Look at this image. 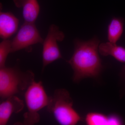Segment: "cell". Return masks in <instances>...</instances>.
Masks as SVG:
<instances>
[{
  "label": "cell",
  "instance_id": "cell-10",
  "mask_svg": "<svg viewBox=\"0 0 125 125\" xmlns=\"http://www.w3.org/2000/svg\"><path fill=\"white\" fill-rule=\"evenodd\" d=\"M86 124L88 125H122L123 121L116 115L107 116L102 113L91 112L86 115Z\"/></svg>",
  "mask_w": 125,
  "mask_h": 125
},
{
  "label": "cell",
  "instance_id": "cell-12",
  "mask_svg": "<svg viewBox=\"0 0 125 125\" xmlns=\"http://www.w3.org/2000/svg\"><path fill=\"white\" fill-rule=\"evenodd\" d=\"M124 20L121 18L112 19L108 27L107 38L108 42L116 43L120 39L123 32Z\"/></svg>",
  "mask_w": 125,
  "mask_h": 125
},
{
  "label": "cell",
  "instance_id": "cell-1",
  "mask_svg": "<svg viewBox=\"0 0 125 125\" xmlns=\"http://www.w3.org/2000/svg\"><path fill=\"white\" fill-rule=\"evenodd\" d=\"M99 44L100 41L96 37L88 41L75 40L73 54L67 61L73 71L72 79L74 83L99 76L103 68L98 54Z\"/></svg>",
  "mask_w": 125,
  "mask_h": 125
},
{
  "label": "cell",
  "instance_id": "cell-13",
  "mask_svg": "<svg viewBox=\"0 0 125 125\" xmlns=\"http://www.w3.org/2000/svg\"><path fill=\"white\" fill-rule=\"evenodd\" d=\"M11 41L3 39L0 43V68L6 66L5 63L8 55L11 53Z\"/></svg>",
  "mask_w": 125,
  "mask_h": 125
},
{
  "label": "cell",
  "instance_id": "cell-7",
  "mask_svg": "<svg viewBox=\"0 0 125 125\" xmlns=\"http://www.w3.org/2000/svg\"><path fill=\"white\" fill-rule=\"evenodd\" d=\"M23 100L15 95L2 100L0 104V125H5L13 113L20 112L24 107Z\"/></svg>",
  "mask_w": 125,
  "mask_h": 125
},
{
  "label": "cell",
  "instance_id": "cell-6",
  "mask_svg": "<svg viewBox=\"0 0 125 125\" xmlns=\"http://www.w3.org/2000/svg\"><path fill=\"white\" fill-rule=\"evenodd\" d=\"M43 40L35 23L25 22L11 41V52L22 49H29L31 46L35 44H42Z\"/></svg>",
  "mask_w": 125,
  "mask_h": 125
},
{
  "label": "cell",
  "instance_id": "cell-8",
  "mask_svg": "<svg viewBox=\"0 0 125 125\" xmlns=\"http://www.w3.org/2000/svg\"><path fill=\"white\" fill-rule=\"evenodd\" d=\"M19 20L10 12L0 13V37L7 39L15 33L18 29Z\"/></svg>",
  "mask_w": 125,
  "mask_h": 125
},
{
  "label": "cell",
  "instance_id": "cell-3",
  "mask_svg": "<svg viewBox=\"0 0 125 125\" xmlns=\"http://www.w3.org/2000/svg\"><path fill=\"white\" fill-rule=\"evenodd\" d=\"M73 99L69 92L64 89L55 90L47 110L52 114L58 123L62 125H75L83 118L73 108Z\"/></svg>",
  "mask_w": 125,
  "mask_h": 125
},
{
  "label": "cell",
  "instance_id": "cell-11",
  "mask_svg": "<svg viewBox=\"0 0 125 125\" xmlns=\"http://www.w3.org/2000/svg\"><path fill=\"white\" fill-rule=\"evenodd\" d=\"M98 51L102 55L111 56L118 61L125 63V48L116 43L109 42L100 43Z\"/></svg>",
  "mask_w": 125,
  "mask_h": 125
},
{
  "label": "cell",
  "instance_id": "cell-2",
  "mask_svg": "<svg viewBox=\"0 0 125 125\" xmlns=\"http://www.w3.org/2000/svg\"><path fill=\"white\" fill-rule=\"evenodd\" d=\"M35 75L31 70L23 71L18 65L0 68V97L1 101L25 92L35 81Z\"/></svg>",
  "mask_w": 125,
  "mask_h": 125
},
{
  "label": "cell",
  "instance_id": "cell-5",
  "mask_svg": "<svg viewBox=\"0 0 125 125\" xmlns=\"http://www.w3.org/2000/svg\"><path fill=\"white\" fill-rule=\"evenodd\" d=\"M65 37L64 33L55 25L52 24L49 27L42 43V71L49 64L62 58L58 42H62Z\"/></svg>",
  "mask_w": 125,
  "mask_h": 125
},
{
  "label": "cell",
  "instance_id": "cell-14",
  "mask_svg": "<svg viewBox=\"0 0 125 125\" xmlns=\"http://www.w3.org/2000/svg\"><path fill=\"white\" fill-rule=\"evenodd\" d=\"M120 84L122 96H125V65L122 67L120 74Z\"/></svg>",
  "mask_w": 125,
  "mask_h": 125
},
{
  "label": "cell",
  "instance_id": "cell-4",
  "mask_svg": "<svg viewBox=\"0 0 125 125\" xmlns=\"http://www.w3.org/2000/svg\"><path fill=\"white\" fill-rule=\"evenodd\" d=\"M27 111L24 114L23 125H32L40 120L39 112L46 107L51 97L48 96L41 81H34L24 93Z\"/></svg>",
  "mask_w": 125,
  "mask_h": 125
},
{
  "label": "cell",
  "instance_id": "cell-9",
  "mask_svg": "<svg viewBox=\"0 0 125 125\" xmlns=\"http://www.w3.org/2000/svg\"><path fill=\"white\" fill-rule=\"evenodd\" d=\"M16 7L21 8L25 22L35 23L40 11L38 0H13Z\"/></svg>",
  "mask_w": 125,
  "mask_h": 125
}]
</instances>
